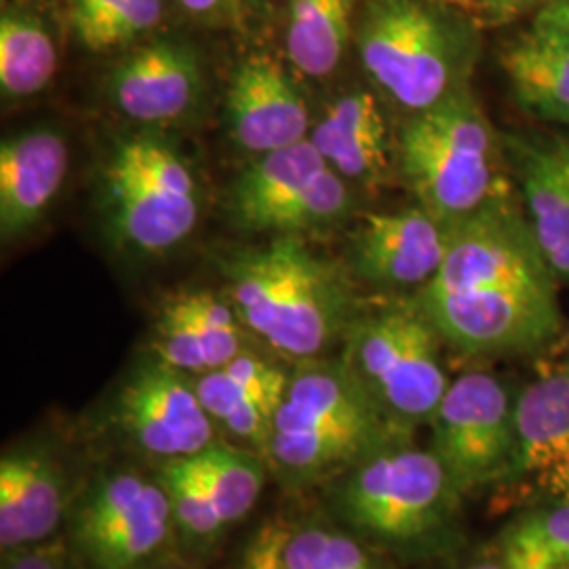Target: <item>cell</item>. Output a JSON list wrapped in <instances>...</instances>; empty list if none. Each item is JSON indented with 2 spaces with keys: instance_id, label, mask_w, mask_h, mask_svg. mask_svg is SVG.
<instances>
[{
  "instance_id": "1",
  "label": "cell",
  "mask_w": 569,
  "mask_h": 569,
  "mask_svg": "<svg viewBox=\"0 0 569 569\" xmlns=\"http://www.w3.org/2000/svg\"><path fill=\"white\" fill-rule=\"evenodd\" d=\"M413 300L446 345L477 359L533 355L561 331L557 274L510 199L449 226L443 264Z\"/></svg>"
},
{
  "instance_id": "2",
  "label": "cell",
  "mask_w": 569,
  "mask_h": 569,
  "mask_svg": "<svg viewBox=\"0 0 569 569\" xmlns=\"http://www.w3.org/2000/svg\"><path fill=\"white\" fill-rule=\"evenodd\" d=\"M298 363L266 453V462L289 483L340 479L382 449L411 441L342 357Z\"/></svg>"
},
{
  "instance_id": "3",
  "label": "cell",
  "mask_w": 569,
  "mask_h": 569,
  "mask_svg": "<svg viewBox=\"0 0 569 569\" xmlns=\"http://www.w3.org/2000/svg\"><path fill=\"white\" fill-rule=\"evenodd\" d=\"M226 298L244 329L296 361L317 359L345 340L359 312L350 281L306 247L277 237L224 264Z\"/></svg>"
},
{
  "instance_id": "4",
  "label": "cell",
  "mask_w": 569,
  "mask_h": 569,
  "mask_svg": "<svg viewBox=\"0 0 569 569\" xmlns=\"http://www.w3.org/2000/svg\"><path fill=\"white\" fill-rule=\"evenodd\" d=\"M399 163L418 204L443 224L510 199L502 146L467 87L411 112L399 138Z\"/></svg>"
},
{
  "instance_id": "5",
  "label": "cell",
  "mask_w": 569,
  "mask_h": 569,
  "mask_svg": "<svg viewBox=\"0 0 569 569\" xmlns=\"http://www.w3.org/2000/svg\"><path fill=\"white\" fill-rule=\"evenodd\" d=\"M465 493L432 449H382L340 477L333 509L373 547L420 555L448 545Z\"/></svg>"
},
{
  "instance_id": "6",
  "label": "cell",
  "mask_w": 569,
  "mask_h": 569,
  "mask_svg": "<svg viewBox=\"0 0 569 569\" xmlns=\"http://www.w3.org/2000/svg\"><path fill=\"white\" fill-rule=\"evenodd\" d=\"M100 199L108 234L140 256L183 243L201 218V190L182 154L159 133L121 138L106 157Z\"/></svg>"
},
{
  "instance_id": "7",
  "label": "cell",
  "mask_w": 569,
  "mask_h": 569,
  "mask_svg": "<svg viewBox=\"0 0 569 569\" xmlns=\"http://www.w3.org/2000/svg\"><path fill=\"white\" fill-rule=\"evenodd\" d=\"M439 331L413 298L359 310L345 333L342 359L376 403L407 435L428 427L449 380Z\"/></svg>"
},
{
  "instance_id": "8",
  "label": "cell",
  "mask_w": 569,
  "mask_h": 569,
  "mask_svg": "<svg viewBox=\"0 0 569 569\" xmlns=\"http://www.w3.org/2000/svg\"><path fill=\"white\" fill-rule=\"evenodd\" d=\"M355 42L367 77L409 112L465 87V42L425 0H367Z\"/></svg>"
},
{
  "instance_id": "9",
  "label": "cell",
  "mask_w": 569,
  "mask_h": 569,
  "mask_svg": "<svg viewBox=\"0 0 569 569\" xmlns=\"http://www.w3.org/2000/svg\"><path fill=\"white\" fill-rule=\"evenodd\" d=\"M230 203L247 230L302 237L342 224L355 201L308 138L256 157L232 186Z\"/></svg>"
},
{
  "instance_id": "10",
  "label": "cell",
  "mask_w": 569,
  "mask_h": 569,
  "mask_svg": "<svg viewBox=\"0 0 569 569\" xmlns=\"http://www.w3.org/2000/svg\"><path fill=\"white\" fill-rule=\"evenodd\" d=\"M515 403L517 395L489 371H467L449 382L428 425L430 449L465 498L509 486L517 453Z\"/></svg>"
},
{
  "instance_id": "11",
  "label": "cell",
  "mask_w": 569,
  "mask_h": 569,
  "mask_svg": "<svg viewBox=\"0 0 569 569\" xmlns=\"http://www.w3.org/2000/svg\"><path fill=\"white\" fill-rule=\"evenodd\" d=\"M173 510L161 481L133 470L100 477L74 515V547L91 569H143L161 552Z\"/></svg>"
},
{
  "instance_id": "12",
  "label": "cell",
  "mask_w": 569,
  "mask_h": 569,
  "mask_svg": "<svg viewBox=\"0 0 569 569\" xmlns=\"http://www.w3.org/2000/svg\"><path fill=\"white\" fill-rule=\"evenodd\" d=\"M114 420L136 448L161 462L197 456L218 439L194 382L159 359L129 376L117 397Z\"/></svg>"
},
{
  "instance_id": "13",
  "label": "cell",
  "mask_w": 569,
  "mask_h": 569,
  "mask_svg": "<svg viewBox=\"0 0 569 569\" xmlns=\"http://www.w3.org/2000/svg\"><path fill=\"white\" fill-rule=\"evenodd\" d=\"M449 243V226L427 209L411 207L363 216L350 239L355 274L380 289H422L439 272Z\"/></svg>"
},
{
  "instance_id": "14",
  "label": "cell",
  "mask_w": 569,
  "mask_h": 569,
  "mask_svg": "<svg viewBox=\"0 0 569 569\" xmlns=\"http://www.w3.org/2000/svg\"><path fill=\"white\" fill-rule=\"evenodd\" d=\"M226 119L239 148L260 157L310 138L308 106L283 63L268 56H247L226 89Z\"/></svg>"
},
{
  "instance_id": "15",
  "label": "cell",
  "mask_w": 569,
  "mask_h": 569,
  "mask_svg": "<svg viewBox=\"0 0 569 569\" xmlns=\"http://www.w3.org/2000/svg\"><path fill=\"white\" fill-rule=\"evenodd\" d=\"M517 453L509 486L569 502V361L540 371L517 392Z\"/></svg>"
},
{
  "instance_id": "16",
  "label": "cell",
  "mask_w": 569,
  "mask_h": 569,
  "mask_svg": "<svg viewBox=\"0 0 569 569\" xmlns=\"http://www.w3.org/2000/svg\"><path fill=\"white\" fill-rule=\"evenodd\" d=\"M203 68L182 41L148 42L108 74L106 93L122 117L143 124L180 121L203 96Z\"/></svg>"
},
{
  "instance_id": "17",
  "label": "cell",
  "mask_w": 569,
  "mask_h": 569,
  "mask_svg": "<svg viewBox=\"0 0 569 569\" xmlns=\"http://www.w3.org/2000/svg\"><path fill=\"white\" fill-rule=\"evenodd\" d=\"M194 387L216 427L266 460L289 373L243 350L224 367L199 376Z\"/></svg>"
},
{
  "instance_id": "18",
  "label": "cell",
  "mask_w": 569,
  "mask_h": 569,
  "mask_svg": "<svg viewBox=\"0 0 569 569\" xmlns=\"http://www.w3.org/2000/svg\"><path fill=\"white\" fill-rule=\"evenodd\" d=\"M243 323L228 298L192 289L164 302L152 338L154 359L203 376L243 352Z\"/></svg>"
},
{
  "instance_id": "19",
  "label": "cell",
  "mask_w": 569,
  "mask_h": 569,
  "mask_svg": "<svg viewBox=\"0 0 569 569\" xmlns=\"http://www.w3.org/2000/svg\"><path fill=\"white\" fill-rule=\"evenodd\" d=\"M68 509V481L44 449H16L0 460L2 555L49 540Z\"/></svg>"
},
{
  "instance_id": "20",
  "label": "cell",
  "mask_w": 569,
  "mask_h": 569,
  "mask_svg": "<svg viewBox=\"0 0 569 569\" xmlns=\"http://www.w3.org/2000/svg\"><path fill=\"white\" fill-rule=\"evenodd\" d=\"M68 143L53 129H30L0 146V232L11 241L41 220L68 173Z\"/></svg>"
},
{
  "instance_id": "21",
  "label": "cell",
  "mask_w": 569,
  "mask_h": 569,
  "mask_svg": "<svg viewBox=\"0 0 569 569\" xmlns=\"http://www.w3.org/2000/svg\"><path fill=\"white\" fill-rule=\"evenodd\" d=\"M310 142L346 182H382L390 167L387 117L367 91H348L329 103L310 129Z\"/></svg>"
},
{
  "instance_id": "22",
  "label": "cell",
  "mask_w": 569,
  "mask_h": 569,
  "mask_svg": "<svg viewBox=\"0 0 569 569\" xmlns=\"http://www.w3.org/2000/svg\"><path fill=\"white\" fill-rule=\"evenodd\" d=\"M502 68L512 93L540 119L569 129V30L540 20L510 42Z\"/></svg>"
},
{
  "instance_id": "23",
  "label": "cell",
  "mask_w": 569,
  "mask_h": 569,
  "mask_svg": "<svg viewBox=\"0 0 569 569\" xmlns=\"http://www.w3.org/2000/svg\"><path fill=\"white\" fill-rule=\"evenodd\" d=\"M512 161L538 247L557 279L569 283V180L550 143L512 140Z\"/></svg>"
},
{
  "instance_id": "24",
  "label": "cell",
  "mask_w": 569,
  "mask_h": 569,
  "mask_svg": "<svg viewBox=\"0 0 569 569\" xmlns=\"http://www.w3.org/2000/svg\"><path fill=\"white\" fill-rule=\"evenodd\" d=\"M359 0H287L284 49L289 61L312 79H326L355 41Z\"/></svg>"
},
{
  "instance_id": "25",
  "label": "cell",
  "mask_w": 569,
  "mask_h": 569,
  "mask_svg": "<svg viewBox=\"0 0 569 569\" xmlns=\"http://www.w3.org/2000/svg\"><path fill=\"white\" fill-rule=\"evenodd\" d=\"M58 70V49L47 23L26 7L0 18V91L7 100H26L49 87Z\"/></svg>"
},
{
  "instance_id": "26",
  "label": "cell",
  "mask_w": 569,
  "mask_h": 569,
  "mask_svg": "<svg viewBox=\"0 0 569 569\" xmlns=\"http://www.w3.org/2000/svg\"><path fill=\"white\" fill-rule=\"evenodd\" d=\"M493 552L507 569H569L568 500H542L519 512Z\"/></svg>"
},
{
  "instance_id": "27",
  "label": "cell",
  "mask_w": 569,
  "mask_h": 569,
  "mask_svg": "<svg viewBox=\"0 0 569 569\" xmlns=\"http://www.w3.org/2000/svg\"><path fill=\"white\" fill-rule=\"evenodd\" d=\"M224 528H232L253 510L264 489L266 468L260 453L216 439L190 456Z\"/></svg>"
},
{
  "instance_id": "28",
  "label": "cell",
  "mask_w": 569,
  "mask_h": 569,
  "mask_svg": "<svg viewBox=\"0 0 569 569\" xmlns=\"http://www.w3.org/2000/svg\"><path fill=\"white\" fill-rule=\"evenodd\" d=\"M283 557L289 569H395L355 531L326 523L289 528Z\"/></svg>"
},
{
  "instance_id": "29",
  "label": "cell",
  "mask_w": 569,
  "mask_h": 569,
  "mask_svg": "<svg viewBox=\"0 0 569 569\" xmlns=\"http://www.w3.org/2000/svg\"><path fill=\"white\" fill-rule=\"evenodd\" d=\"M157 479L169 496L173 523L183 538L194 547H211L226 528L192 458L163 460Z\"/></svg>"
},
{
  "instance_id": "30",
  "label": "cell",
  "mask_w": 569,
  "mask_h": 569,
  "mask_svg": "<svg viewBox=\"0 0 569 569\" xmlns=\"http://www.w3.org/2000/svg\"><path fill=\"white\" fill-rule=\"evenodd\" d=\"M163 11V0H124L121 9L82 42V47L89 51H108L136 41L159 26Z\"/></svg>"
},
{
  "instance_id": "31",
  "label": "cell",
  "mask_w": 569,
  "mask_h": 569,
  "mask_svg": "<svg viewBox=\"0 0 569 569\" xmlns=\"http://www.w3.org/2000/svg\"><path fill=\"white\" fill-rule=\"evenodd\" d=\"M287 531L289 526H283L281 521H268L260 526L244 545L232 569H289L283 557Z\"/></svg>"
},
{
  "instance_id": "32",
  "label": "cell",
  "mask_w": 569,
  "mask_h": 569,
  "mask_svg": "<svg viewBox=\"0 0 569 569\" xmlns=\"http://www.w3.org/2000/svg\"><path fill=\"white\" fill-rule=\"evenodd\" d=\"M2 569H70V550L63 542L42 540L23 549L4 552Z\"/></svg>"
},
{
  "instance_id": "33",
  "label": "cell",
  "mask_w": 569,
  "mask_h": 569,
  "mask_svg": "<svg viewBox=\"0 0 569 569\" xmlns=\"http://www.w3.org/2000/svg\"><path fill=\"white\" fill-rule=\"evenodd\" d=\"M122 4L124 0H68V20L81 44L110 20Z\"/></svg>"
},
{
  "instance_id": "34",
  "label": "cell",
  "mask_w": 569,
  "mask_h": 569,
  "mask_svg": "<svg viewBox=\"0 0 569 569\" xmlns=\"http://www.w3.org/2000/svg\"><path fill=\"white\" fill-rule=\"evenodd\" d=\"M186 13L204 21H234L243 18L256 0H176Z\"/></svg>"
},
{
  "instance_id": "35",
  "label": "cell",
  "mask_w": 569,
  "mask_h": 569,
  "mask_svg": "<svg viewBox=\"0 0 569 569\" xmlns=\"http://www.w3.org/2000/svg\"><path fill=\"white\" fill-rule=\"evenodd\" d=\"M462 569H507L505 568V563L498 559V555L493 552V555H488V557H481V559H475V561H470Z\"/></svg>"
},
{
  "instance_id": "36",
  "label": "cell",
  "mask_w": 569,
  "mask_h": 569,
  "mask_svg": "<svg viewBox=\"0 0 569 569\" xmlns=\"http://www.w3.org/2000/svg\"><path fill=\"white\" fill-rule=\"evenodd\" d=\"M566 361H569V333H568V359Z\"/></svg>"
},
{
  "instance_id": "37",
  "label": "cell",
  "mask_w": 569,
  "mask_h": 569,
  "mask_svg": "<svg viewBox=\"0 0 569 569\" xmlns=\"http://www.w3.org/2000/svg\"><path fill=\"white\" fill-rule=\"evenodd\" d=\"M163 569H180V568H163Z\"/></svg>"
}]
</instances>
